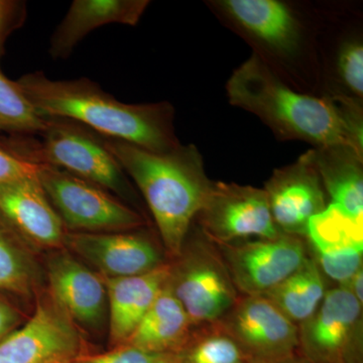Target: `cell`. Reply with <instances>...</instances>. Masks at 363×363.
Masks as SVG:
<instances>
[{
	"instance_id": "obj_1",
	"label": "cell",
	"mask_w": 363,
	"mask_h": 363,
	"mask_svg": "<svg viewBox=\"0 0 363 363\" xmlns=\"http://www.w3.org/2000/svg\"><path fill=\"white\" fill-rule=\"evenodd\" d=\"M40 116L75 121L97 135L166 152L181 145L175 109L167 101L128 104L87 78L52 80L33 72L16 81Z\"/></svg>"
},
{
	"instance_id": "obj_2",
	"label": "cell",
	"mask_w": 363,
	"mask_h": 363,
	"mask_svg": "<svg viewBox=\"0 0 363 363\" xmlns=\"http://www.w3.org/2000/svg\"><path fill=\"white\" fill-rule=\"evenodd\" d=\"M226 93L229 104L259 117L279 140L350 145L363 155V138L340 97L297 92L257 52L231 74Z\"/></svg>"
},
{
	"instance_id": "obj_3",
	"label": "cell",
	"mask_w": 363,
	"mask_h": 363,
	"mask_svg": "<svg viewBox=\"0 0 363 363\" xmlns=\"http://www.w3.org/2000/svg\"><path fill=\"white\" fill-rule=\"evenodd\" d=\"M102 138L106 149L140 189L164 250L177 259L213 185L199 150L194 145L181 143L169 152H154Z\"/></svg>"
},
{
	"instance_id": "obj_4",
	"label": "cell",
	"mask_w": 363,
	"mask_h": 363,
	"mask_svg": "<svg viewBox=\"0 0 363 363\" xmlns=\"http://www.w3.org/2000/svg\"><path fill=\"white\" fill-rule=\"evenodd\" d=\"M47 128L35 135H0V145L35 166L52 167L136 201L125 172L106 149L101 135L75 121L45 117Z\"/></svg>"
},
{
	"instance_id": "obj_5",
	"label": "cell",
	"mask_w": 363,
	"mask_h": 363,
	"mask_svg": "<svg viewBox=\"0 0 363 363\" xmlns=\"http://www.w3.org/2000/svg\"><path fill=\"white\" fill-rule=\"evenodd\" d=\"M195 228L194 236L186 238L171 266L169 285L180 301L195 327L220 321L240 298L220 253L206 236Z\"/></svg>"
},
{
	"instance_id": "obj_6",
	"label": "cell",
	"mask_w": 363,
	"mask_h": 363,
	"mask_svg": "<svg viewBox=\"0 0 363 363\" xmlns=\"http://www.w3.org/2000/svg\"><path fill=\"white\" fill-rule=\"evenodd\" d=\"M38 178L64 226L78 233H121L145 224L140 212L108 191L62 169L38 166Z\"/></svg>"
},
{
	"instance_id": "obj_7",
	"label": "cell",
	"mask_w": 363,
	"mask_h": 363,
	"mask_svg": "<svg viewBox=\"0 0 363 363\" xmlns=\"http://www.w3.org/2000/svg\"><path fill=\"white\" fill-rule=\"evenodd\" d=\"M240 296H262L304 264L311 250L306 238L281 233L215 245Z\"/></svg>"
},
{
	"instance_id": "obj_8",
	"label": "cell",
	"mask_w": 363,
	"mask_h": 363,
	"mask_svg": "<svg viewBox=\"0 0 363 363\" xmlns=\"http://www.w3.org/2000/svg\"><path fill=\"white\" fill-rule=\"evenodd\" d=\"M194 224L215 245L281 234L264 189L224 182H213Z\"/></svg>"
},
{
	"instance_id": "obj_9",
	"label": "cell",
	"mask_w": 363,
	"mask_h": 363,
	"mask_svg": "<svg viewBox=\"0 0 363 363\" xmlns=\"http://www.w3.org/2000/svg\"><path fill=\"white\" fill-rule=\"evenodd\" d=\"M211 4L234 28L272 56L292 61L302 52L304 26L289 4L279 0H220Z\"/></svg>"
},
{
	"instance_id": "obj_10",
	"label": "cell",
	"mask_w": 363,
	"mask_h": 363,
	"mask_svg": "<svg viewBox=\"0 0 363 363\" xmlns=\"http://www.w3.org/2000/svg\"><path fill=\"white\" fill-rule=\"evenodd\" d=\"M362 335L363 305L340 286L329 289L317 311L298 326V344L328 362H344L359 350Z\"/></svg>"
},
{
	"instance_id": "obj_11",
	"label": "cell",
	"mask_w": 363,
	"mask_h": 363,
	"mask_svg": "<svg viewBox=\"0 0 363 363\" xmlns=\"http://www.w3.org/2000/svg\"><path fill=\"white\" fill-rule=\"evenodd\" d=\"M264 190L277 228L288 235L306 238L310 219L329 204L323 184L305 155L277 169Z\"/></svg>"
},
{
	"instance_id": "obj_12",
	"label": "cell",
	"mask_w": 363,
	"mask_h": 363,
	"mask_svg": "<svg viewBox=\"0 0 363 363\" xmlns=\"http://www.w3.org/2000/svg\"><path fill=\"white\" fill-rule=\"evenodd\" d=\"M219 323L245 352L262 358L288 355L298 344V326L264 296H240Z\"/></svg>"
},
{
	"instance_id": "obj_13",
	"label": "cell",
	"mask_w": 363,
	"mask_h": 363,
	"mask_svg": "<svg viewBox=\"0 0 363 363\" xmlns=\"http://www.w3.org/2000/svg\"><path fill=\"white\" fill-rule=\"evenodd\" d=\"M80 339L67 315L51 305H38L28 323L0 341V363H69Z\"/></svg>"
},
{
	"instance_id": "obj_14",
	"label": "cell",
	"mask_w": 363,
	"mask_h": 363,
	"mask_svg": "<svg viewBox=\"0 0 363 363\" xmlns=\"http://www.w3.org/2000/svg\"><path fill=\"white\" fill-rule=\"evenodd\" d=\"M306 240L326 278L344 286L363 267V222L329 203L310 219Z\"/></svg>"
},
{
	"instance_id": "obj_15",
	"label": "cell",
	"mask_w": 363,
	"mask_h": 363,
	"mask_svg": "<svg viewBox=\"0 0 363 363\" xmlns=\"http://www.w3.org/2000/svg\"><path fill=\"white\" fill-rule=\"evenodd\" d=\"M65 240L108 278L138 276L164 264L159 248L143 234L75 233Z\"/></svg>"
},
{
	"instance_id": "obj_16",
	"label": "cell",
	"mask_w": 363,
	"mask_h": 363,
	"mask_svg": "<svg viewBox=\"0 0 363 363\" xmlns=\"http://www.w3.org/2000/svg\"><path fill=\"white\" fill-rule=\"evenodd\" d=\"M149 6L147 0H75L52 33L50 56L68 59L81 40L101 26L138 25Z\"/></svg>"
},
{
	"instance_id": "obj_17",
	"label": "cell",
	"mask_w": 363,
	"mask_h": 363,
	"mask_svg": "<svg viewBox=\"0 0 363 363\" xmlns=\"http://www.w3.org/2000/svg\"><path fill=\"white\" fill-rule=\"evenodd\" d=\"M0 214L9 225L39 245L56 247L65 240V226L45 195L38 174L0 187Z\"/></svg>"
},
{
	"instance_id": "obj_18",
	"label": "cell",
	"mask_w": 363,
	"mask_h": 363,
	"mask_svg": "<svg viewBox=\"0 0 363 363\" xmlns=\"http://www.w3.org/2000/svg\"><path fill=\"white\" fill-rule=\"evenodd\" d=\"M304 155L316 169L328 202L363 222V155L345 145L315 147Z\"/></svg>"
},
{
	"instance_id": "obj_19",
	"label": "cell",
	"mask_w": 363,
	"mask_h": 363,
	"mask_svg": "<svg viewBox=\"0 0 363 363\" xmlns=\"http://www.w3.org/2000/svg\"><path fill=\"white\" fill-rule=\"evenodd\" d=\"M171 276V264L138 276L108 278L106 296L109 304L111 337L128 342L145 313L155 302Z\"/></svg>"
},
{
	"instance_id": "obj_20",
	"label": "cell",
	"mask_w": 363,
	"mask_h": 363,
	"mask_svg": "<svg viewBox=\"0 0 363 363\" xmlns=\"http://www.w3.org/2000/svg\"><path fill=\"white\" fill-rule=\"evenodd\" d=\"M49 274L52 293L66 314L87 326L101 321L106 290L96 274L66 255L52 260Z\"/></svg>"
},
{
	"instance_id": "obj_21",
	"label": "cell",
	"mask_w": 363,
	"mask_h": 363,
	"mask_svg": "<svg viewBox=\"0 0 363 363\" xmlns=\"http://www.w3.org/2000/svg\"><path fill=\"white\" fill-rule=\"evenodd\" d=\"M194 328L168 281L126 343L140 350L172 352L186 343Z\"/></svg>"
},
{
	"instance_id": "obj_22",
	"label": "cell",
	"mask_w": 363,
	"mask_h": 363,
	"mask_svg": "<svg viewBox=\"0 0 363 363\" xmlns=\"http://www.w3.org/2000/svg\"><path fill=\"white\" fill-rule=\"evenodd\" d=\"M328 290L327 278L311 252L297 271L262 296L300 326L317 311Z\"/></svg>"
},
{
	"instance_id": "obj_23",
	"label": "cell",
	"mask_w": 363,
	"mask_h": 363,
	"mask_svg": "<svg viewBox=\"0 0 363 363\" xmlns=\"http://www.w3.org/2000/svg\"><path fill=\"white\" fill-rule=\"evenodd\" d=\"M47 128L40 116L16 81L0 70V135H35Z\"/></svg>"
},
{
	"instance_id": "obj_24",
	"label": "cell",
	"mask_w": 363,
	"mask_h": 363,
	"mask_svg": "<svg viewBox=\"0 0 363 363\" xmlns=\"http://www.w3.org/2000/svg\"><path fill=\"white\" fill-rule=\"evenodd\" d=\"M179 363H243L245 354L219 322L195 327Z\"/></svg>"
},
{
	"instance_id": "obj_25",
	"label": "cell",
	"mask_w": 363,
	"mask_h": 363,
	"mask_svg": "<svg viewBox=\"0 0 363 363\" xmlns=\"http://www.w3.org/2000/svg\"><path fill=\"white\" fill-rule=\"evenodd\" d=\"M335 75L339 85L343 88L341 95L362 102L363 45L359 38L346 40L339 47Z\"/></svg>"
},
{
	"instance_id": "obj_26",
	"label": "cell",
	"mask_w": 363,
	"mask_h": 363,
	"mask_svg": "<svg viewBox=\"0 0 363 363\" xmlns=\"http://www.w3.org/2000/svg\"><path fill=\"white\" fill-rule=\"evenodd\" d=\"M83 363H179V355L175 352H155L128 345L113 352L89 358Z\"/></svg>"
},
{
	"instance_id": "obj_27",
	"label": "cell",
	"mask_w": 363,
	"mask_h": 363,
	"mask_svg": "<svg viewBox=\"0 0 363 363\" xmlns=\"http://www.w3.org/2000/svg\"><path fill=\"white\" fill-rule=\"evenodd\" d=\"M28 6L23 0H0V60L7 39L25 25Z\"/></svg>"
},
{
	"instance_id": "obj_28",
	"label": "cell",
	"mask_w": 363,
	"mask_h": 363,
	"mask_svg": "<svg viewBox=\"0 0 363 363\" xmlns=\"http://www.w3.org/2000/svg\"><path fill=\"white\" fill-rule=\"evenodd\" d=\"M38 166L23 161L0 145V187L37 176Z\"/></svg>"
},
{
	"instance_id": "obj_29",
	"label": "cell",
	"mask_w": 363,
	"mask_h": 363,
	"mask_svg": "<svg viewBox=\"0 0 363 363\" xmlns=\"http://www.w3.org/2000/svg\"><path fill=\"white\" fill-rule=\"evenodd\" d=\"M16 315L11 307L0 301V338L16 323Z\"/></svg>"
},
{
	"instance_id": "obj_30",
	"label": "cell",
	"mask_w": 363,
	"mask_h": 363,
	"mask_svg": "<svg viewBox=\"0 0 363 363\" xmlns=\"http://www.w3.org/2000/svg\"><path fill=\"white\" fill-rule=\"evenodd\" d=\"M347 289L360 304L363 305V267L352 277L346 285L340 286Z\"/></svg>"
}]
</instances>
